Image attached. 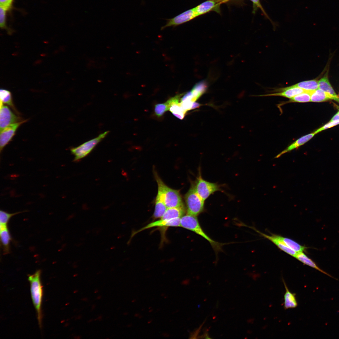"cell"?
<instances>
[{
	"label": "cell",
	"mask_w": 339,
	"mask_h": 339,
	"mask_svg": "<svg viewBox=\"0 0 339 339\" xmlns=\"http://www.w3.org/2000/svg\"><path fill=\"white\" fill-rule=\"evenodd\" d=\"M200 105L199 103L194 102L193 103L191 110L198 108L200 106Z\"/></svg>",
	"instance_id": "d590c367"
},
{
	"label": "cell",
	"mask_w": 339,
	"mask_h": 339,
	"mask_svg": "<svg viewBox=\"0 0 339 339\" xmlns=\"http://www.w3.org/2000/svg\"><path fill=\"white\" fill-rule=\"evenodd\" d=\"M167 208L161 194L158 191L155 200L154 211L153 216V218L155 219L160 218Z\"/></svg>",
	"instance_id": "9a60e30c"
},
{
	"label": "cell",
	"mask_w": 339,
	"mask_h": 339,
	"mask_svg": "<svg viewBox=\"0 0 339 339\" xmlns=\"http://www.w3.org/2000/svg\"><path fill=\"white\" fill-rule=\"evenodd\" d=\"M330 100H335V99L330 94L318 89L312 92L311 96L310 101L321 102Z\"/></svg>",
	"instance_id": "44dd1931"
},
{
	"label": "cell",
	"mask_w": 339,
	"mask_h": 339,
	"mask_svg": "<svg viewBox=\"0 0 339 339\" xmlns=\"http://www.w3.org/2000/svg\"><path fill=\"white\" fill-rule=\"evenodd\" d=\"M274 235L276 238L282 241L286 246L297 253L305 251L308 248L306 246L300 245L291 239L277 234Z\"/></svg>",
	"instance_id": "ffe728a7"
},
{
	"label": "cell",
	"mask_w": 339,
	"mask_h": 339,
	"mask_svg": "<svg viewBox=\"0 0 339 339\" xmlns=\"http://www.w3.org/2000/svg\"><path fill=\"white\" fill-rule=\"evenodd\" d=\"M189 282L188 280H185L182 282L181 284L183 285H187L188 284Z\"/></svg>",
	"instance_id": "8d00e7d4"
},
{
	"label": "cell",
	"mask_w": 339,
	"mask_h": 339,
	"mask_svg": "<svg viewBox=\"0 0 339 339\" xmlns=\"http://www.w3.org/2000/svg\"><path fill=\"white\" fill-rule=\"evenodd\" d=\"M13 0H0V7L7 11L10 10L13 7Z\"/></svg>",
	"instance_id": "4dcf8cb0"
},
{
	"label": "cell",
	"mask_w": 339,
	"mask_h": 339,
	"mask_svg": "<svg viewBox=\"0 0 339 339\" xmlns=\"http://www.w3.org/2000/svg\"><path fill=\"white\" fill-rule=\"evenodd\" d=\"M187 214L196 216L204 209V201L196 191L193 184L185 196Z\"/></svg>",
	"instance_id": "277c9868"
},
{
	"label": "cell",
	"mask_w": 339,
	"mask_h": 339,
	"mask_svg": "<svg viewBox=\"0 0 339 339\" xmlns=\"http://www.w3.org/2000/svg\"><path fill=\"white\" fill-rule=\"evenodd\" d=\"M338 120H339V111L333 116L330 120V121H332Z\"/></svg>",
	"instance_id": "e575fe53"
},
{
	"label": "cell",
	"mask_w": 339,
	"mask_h": 339,
	"mask_svg": "<svg viewBox=\"0 0 339 339\" xmlns=\"http://www.w3.org/2000/svg\"><path fill=\"white\" fill-rule=\"evenodd\" d=\"M162 335L166 337H169V334H168L167 333H163L162 334Z\"/></svg>",
	"instance_id": "f35d334b"
},
{
	"label": "cell",
	"mask_w": 339,
	"mask_h": 339,
	"mask_svg": "<svg viewBox=\"0 0 339 339\" xmlns=\"http://www.w3.org/2000/svg\"><path fill=\"white\" fill-rule=\"evenodd\" d=\"M154 175L158 185V191L161 194L167 208L183 205L179 191L166 185L156 172L154 173Z\"/></svg>",
	"instance_id": "3957f363"
},
{
	"label": "cell",
	"mask_w": 339,
	"mask_h": 339,
	"mask_svg": "<svg viewBox=\"0 0 339 339\" xmlns=\"http://www.w3.org/2000/svg\"><path fill=\"white\" fill-rule=\"evenodd\" d=\"M0 103L10 106L14 109L11 92L7 90L1 89L0 90Z\"/></svg>",
	"instance_id": "cb8c5ba5"
},
{
	"label": "cell",
	"mask_w": 339,
	"mask_h": 339,
	"mask_svg": "<svg viewBox=\"0 0 339 339\" xmlns=\"http://www.w3.org/2000/svg\"><path fill=\"white\" fill-rule=\"evenodd\" d=\"M20 118L13 113L9 107L0 103V130L9 126L20 121Z\"/></svg>",
	"instance_id": "ba28073f"
},
{
	"label": "cell",
	"mask_w": 339,
	"mask_h": 339,
	"mask_svg": "<svg viewBox=\"0 0 339 339\" xmlns=\"http://www.w3.org/2000/svg\"><path fill=\"white\" fill-rule=\"evenodd\" d=\"M318 85L319 89L333 97L335 101L339 103V98L332 87L327 74L318 81Z\"/></svg>",
	"instance_id": "d6986e66"
},
{
	"label": "cell",
	"mask_w": 339,
	"mask_h": 339,
	"mask_svg": "<svg viewBox=\"0 0 339 339\" xmlns=\"http://www.w3.org/2000/svg\"><path fill=\"white\" fill-rule=\"evenodd\" d=\"M193 102L190 100H185L181 102L180 103V104L181 107L187 111L191 110Z\"/></svg>",
	"instance_id": "836d02e7"
},
{
	"label": "cell",
	"mask_w": 339,
	"mask_h": 339,
	"mask_svg": "<svg viewBox=\"0 0 339 339\" xmlns=\"http://www.w3.org/2000/svg\"><path fill=\"white\" fill-rule=\"evenodd\" d=\"M183 94H180L176 95L175 96L170 98L166 102L168 110H169L170 107L172 105L178 104L179 103V101H180V98L181 96L183 95Z\"/></svg>",
	"instance_id": "f546056e"
},
{
	"label": "cell",
	"mask_w": 339,
	"mask_h": 339,
	"mask_svg": "<svg viewBox=\"0 0 339 339\" xmlns=\"http://www.w3.org/2000/svg\"><path fill=\"white\" fill-rule=\"evenodd\" d=\"M180 227L192 231L207 240L216 252L221 250L224 244L210 238L203 230L196 216L186 214L180 218Z\"/></svg>",
	"instance_id": "7a4b0ae2"
},
{
	"label": "cell",
	"mask_w": 339,
	"mask_h": 339,
	"mask_svg": "<svg viewBox=\"0 0 339 339\" xmlns=\"http://www.w3.org/2000/svg\"><path fill=\"white\" fill-rule=\"evenodd\" d=\"M253 3V12L255 13L256 10L258 8H260L262 10V12L267 17L268 19H269L268 18V15H267L266 13L264 11L263 7L260 3V0H250Z\"/></svg>",
	"instance_id": "d6a6232c"
},
{
	"label": "cell",
	"mask_w": 339,
	"mask_h": 339,
	"mask_svg": "<svg viewBox=\"0 0 339 339\" xmlns=\"http://www.w3.org/2000/svg\"><path fill=\"white\" fill-rule=\"evenodd\" d=\"M169 110L177 118L182 120L184 117L186 111L184 110L180 106V103L171 105Z\"/></svg>",
	"instance_id": "484cf974"
},
{
	"label": "cell",
	"mask_w": 339,
	"mask_h": 339,
	"mask_svg": "<svg viewBox=\"0 0 339 339\" xmlns=\"http://www.w3.org/2000/svg\"><path fill=\"white\" fill-rule=\"evenodd\" d=\"M254 229L262 236L273 242L279 249L288 254L294 257L297 254V252L289 248L282 241L276 238L274 234H272L271 235H268L260 232L255 228Z\"/></svg>",
	"instance_id": "4fadbf2b"
},
{
	"label": "cell",
	"mask_w": 339,
	"mask_h": 339,
	"mask_svg": "<svg viewBox=\"0 0 339 339\" xmlns=\"http://www.w3.org/2000/svg\"><path fill=\"white\" fill-rule=\"evenodd\" d=\"M106 131L97 137L85 142L81 145L70 149L71 153L74 156V161H77L89 154L95 146L104 139L109 132Z\"/></svg>",
	"instance_id": "5b68a950"
},
{
	"label": "cell",
	"mask_w": 339,
	"mask_h": 339,
	"mask_svg": "<svg viewBox=\"0 0 339 339\" xmlns=\"http://www.w3.org/2000/svg\"><path fill=\"white\" fill-rule=\"evenodd\" d=\"M196 17L194 8L188 10L175 17L167 19L166 24L161 28V30L167 27H176L189 21Z\"/></svg>",
	"instance_id": "52a82bcc"
},
{
	"label": "cell",
	"mask_w": 339,
	"mask_h": 339,
	"mask_svg": "<svg viewBox=\"0 0 339 339\" xmlns=\"http://www.w3.org/2000/svg\"><path fill=\"white\" fill-rule=\"evenodd\" d=\"M135 301H136V300L135 299H134V300H133L132 301V302H134Z\"/></svg>",
	"instance_id": "ee69618b"
},
{
	"label": "cell",
	"mask_w": 339,
	"mask_h": 339,
	"mask_svg": "<svg viewBox=\"0 0 339 339\" xmlns=\"http://www.w3.org/2000/svg\"><path fill=\"white\" fill-rule=\"evenodd\" d=\"M180 218H176L170 219H164L160 218L156 221H153L134 231L132 234L131 238L136 234L142 231L154 227L168 228L169 227H180Z\"/></svg>",
	"instance_id": "9c48e42d"
},
{
	"label": "cell",
	"mask_w": 339,
	"mask_h": 339,
	"mask_svg": "<svg viewBox=\"0 0 339 339\" xmlns=\"http://www.w3.org/2000/svg\"><path fill=\"white\" fill-rule=\"evenodd\" d=\"M313 91H305L290 99L289 102L304 103L310 101L311 96Z\"/></svg>",
	"instance_id": "d4e9b609"
},
{
	"label": "cell",
	"mask_w": 339,
	"mask_h": 339,
	"mask_svg": "<svg viewBox=\"0 0 339 339\" xmlns=\"http://www.w3.org/2000/svg\"><path fill=\"white\" fill-rule=\"evenodd\" d=\"M6 10L0 7V26L2 29L6 30L10 33L11 30H9L6 24Z\"/></svg>",
	"instance_id": "83f0119b"
},
{
	"label": "cell",
	"mask_w": 339,
	"mask_h": 339,
	"mask_svg": "<svg viewBox=\"0 0 339 339\" xmlns=\"http://www.w3.org/2000/svg\"><path fill=\"white\" fill-rule=\"evenodd\" d=\"M339 124V120L335 121H330L328 123L326 124L314 132L315 134L318 132L326 129L331 127L334 126Z\"/></svg>",
	"instance_id": "1f68e13d"
},
{
	"label": "cell",
	"mask_w": 339,
	"mask_h": 339,
	"mask_svg": "<svg viewBox=\"0 0 339 339\" xmlns=\"http://www.w3.org/2000/svg\"><path fill=\"white\" fill-rule=\"evenodd\" d=\"M220 4L213 0H207L194 8L196 17L212 10L218 12Z\"/></svg>",
	"instance_id": "8fae6325"
},
{
	"label": "cell",
	"mask_w": 339,
	"mask_h": 339,
	"mask_svg": "<svg viewBox=\"0 0 339 339\" xmlns=\"http://www.w3.org/2000/svg\"><path fill=\"white\" fill-rule=\"evenodd\" d=\"M26 121V120H23L19 121L13 124L0 130V151L1 152L12 140L19 127Z\"/></svg>",
	"instance_id": "30bf717a"
},
{
	"label": "cell",
	"mask_w": 339,
	"mask_h": 339,
	"mask_svg": "<svg viewBox=\"0 0 339 339\" xmlns=\"http://www.w3.org/2000/svg\"><path fill=\"white\" fill-rule=\"evenodd\" d=\"M125 315H126V314H127V313H125Z\"/></svg>",
	"instance_id": "f6af8a7d"
},
{
	"label": "cell",
	"mask_w": 339,
	"mask_h": 339,
	"mask_svg": "<svg viewBox=\"0 0 339 339\" xmlns=\"http://www.w3.org/2000/svg\"><path fill=\"white\" fill-rule=\"evenodd\" d=\"M25 212H19L13 213H9L3 210L0 211V224L7 225L10 218L13 216L17 214Z\"/></svg>",
	"instance_id": "4316f807"
},
{
	"label": "cell",
	"mask_w": 339,
	"mask_h": 339,
	"mask_svg": "<svg viewBox=\"0 0 339 339\" xmlns=\"http://www.w3.org/2000/svg\"><path fill=\"white\" fill-rule=\"evenodd\" d=\"M153 309H150V310H149V312H152V311H153Z\"/></svg>",
	"instance_id": "b9f144b4"
},
{
	"label": "cell",
	"mask_w": 339,
	"mask_h": 339,
	"mask_svg": "<svg viewBox=\"0 0 339 339\" xmlns=\"http://www.w3.org/2000/svg\"><path fill=\"white\" fill-rule=\"evenodd\" d=\"M168 110V107L165 103L158 104L155 106L154 111L156 115L158 117L162 116L166 111Z\"/></svg>",
	"instance_id": "f1b7e54d"
},
{
	"label": "cell",
	"mask_w": 339,
	"mask_h": 339,
	"mask_svg": "<svg viewBox=\"0 0 339 339\" xmlns=\"http://www.w3.org/2000/svg\"><path fill=\"white\" fill-rule=\"evenodd\" d=\"M283 282L286 290L284 296V308L285 309L295 308L298 306V303L295 296L296 294L290 292L283 280Z\"/></svg>",
	"instance_id": "e0dca14e"
},
{
	"label": "cell",
	"mask_w": 339,
	"mask_h": 339,
	"mask_svg": "<svg viewBox=\"0 0 339 339\" xmlns=\"http://www.w3.org/2000/svg\"><path fill=\"white\" fill-rule=\"evenodd\" d=\"M213 0L215 1L216 2L218 3H220V4L221 3L225 2L228 1V0Z\"/></svg>",
	"instance_id": "74e56055"
},
{
	"label": "cell",
	"mask_w": 339,
	"mask_h": 339,
	"mask_svg": "<svg viewBox=\"0 0 339 339\" xmlns=\"http://www.w3.org/2000/svg\"><path fill=\"white\" fill-rule=\"evenodd\" d=\"M294 85L307 91H313L319 89L318 81L315 79L301 82Z\"/></svg>",
	"instance_id": "603a6c76"
},
{
	"label": "cell",
	"mask_w": 339,
	"mask_h": 339,
	"mask_svg": "<svg viewBox=\"0 0 339 339\" xmlns=\"http://www.w3.org/2000/svg\"><path fill=\"white\" fill-rule=\"evenodd\" d=\"M229 0H228V1H229Z\"/></svg>",
	"instance_id": "bcb514c9"
},
{
	"label": "cell",
	"mask_w": 339,
	"mask_h": 339,
	"mask_svg": "<svg viewBox=\"0 0 339 339\" xmlns=\"http://www.w3.org/2000/svg\"><path fill=\"white\" fill-rule=\"evenodd\" d=\"M142 317V316H140V315H139V316H138V317H139V318L140 319V318H141Z\"/></svg>",
	"instance_id": "7bdbcfd3"
},
{
	"label": "cell",
	"mask_w": 339,
	"mask_h": 339,
	"mask_svg": "<svg viewBox=\"0 0 339 339\" xmlns=\"http://www.w3.org/2000/svg\"><path fill=\"white\" fill-rule=\"evenodd\" d=\"M152 321V320H150L149 321H148V324H150V323H151Z\"/></svg>",
	"instance_id": "60d3db41"
},
{
	"label": "cell",
	"mask_w": 339,
	"mask_h": 339,
	"mask_svg": "<svg viewBox=\"0 0 339 339\" xmlns=\"http://www.w3.org/2000/svg\"><path fill=\"white\" fill-rule=\"evenodd\" d=\"M294 257L304 264L313 268L329 277L334 278V277L326 272L320 268L309 257L303 252L297 253Z\"/></svg>",
	"instance_id": "ac0fdd59"
},
{
	"label": "cell",
	"mask_w": 339,
	"mask_h": 339,
	"mask_svg": "<svg viewBox=\"0 0 339 339\" xmlns=\"http://www.w3.org/2000/svg\"><path fill=\"white\" fill-rule=\"evenodd\" d=\"M315 134H316L314 132L303 136L299 138L290 145L285 149L278 154L275 157V158H277L283 154L289 152L295 149L298 148L309 141L312 138Z\"/></svg>",
	"instance_id": "5bb4252c"
},
{
	"label": "cell",
	"mask_w": 339,
	"mask_h": 339,
	"mask_svg": "<svg viewBox=\"0 0 339 339\" xmlns=\"http://www.w3.org/2000/svg\"><path fill=\"white\" fill-rule=\"evenodd\" d=\"M192 184L197 193L204 201L214 192L221 190V186L217 184L203 179L200 171L195 182Z\"/></svg>",
	"instance_id": "8992f818"
},
{
	"label": "cell",
	"mask_w": 339,
	"mask_h": 339,
	"mask_svg": "<svg viewBox=\"0 0 339 339\" xmlns=\"http://www.w3.org/2000/svg\"><path fill=\"white\" fill-rule=\"evenodd\" d=\"M41 271H37L28 277L30 284V292L33 303L36 310L39 325L41 328L42 316L41 304L43 296V289L40 279Z\"/></svg>",
	"instance_id": "6da1fadb"
},
{
	"label": "cell",
	"mask_w": 339,
	"mask_h": 339,
	"mask_svg": "<svg viewBox=\"0 0 339 339\" xmlns=\"http://www.w3.org/2000/svg\"><path fill=\"white\" fill-rule=\"evenodd\" d=\"M0 240L2 245L4 252L7 254L9 252V246L11 239V236L8 228L0 230Z\"/></svg>",
	"instance_id": "7402d4cb"
},
{
	"label": "cell",
	"mask_w": 339,
	"mask_h": 339,
	"mask_svg": "<svg viewBox=\"0 0 339 339\" xmlns=\"http://www.w3.org/2000/svg\"><path fill=\"white\" fill-rule=\"evenodd\" d=\"M139 316V314H138V313L136 314L135 315V317H138H138Z\"/></svg>",
	"instance_id": "ab89813d"
},
{
	"label": "cell",
	"mask_w": 339,
	"mask_h": 339,
	"mask_svg": "<svg viewBox=\"0 0 339 339\" xmlns=\"http://www.w3.org/2000/svg\"><path fill=\"white\" fill-rule=\"evenodd\" d=\"M185 213L184 205L179 207L168 208L160 218L164 219H170L181 218L184 215Z\"/></svg>",
	"instance_id": "2e32d148"
},
{
	"label": "cell",
	"mask_w": 339,
	"mask_h": 339,
	"mask_svg": "<svg viewBox=\"0 0 339 339\" xmlns=\"http://www.w3.org/2000/svg\"><path fill=\"white\" fill-rule=\"evenodd\" d=\"M305 90L294 85L282 88L280 92L274 93L261 95V96H280L291 99L294 96L301 93Z\"/></svg>",
	"instance_id": "7c38bea8"
}]
</instances>
